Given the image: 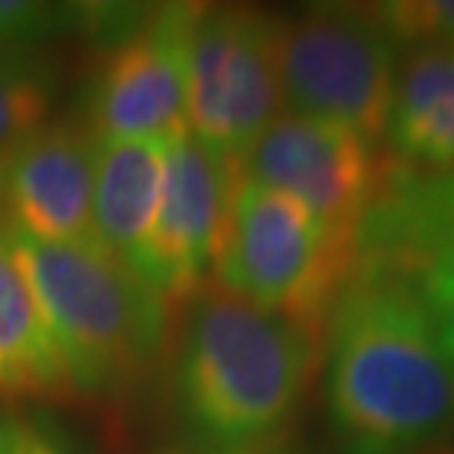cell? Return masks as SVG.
Masks as SVG:
<instances>
[{
  "label": "cell",
  "mask_w": 454,
  "mask_h": 454,
  "mask_svg": "<svg viewBox=\"0 0 454 454\" xmlns=\"http://www.w3.org/2000/svg\"><path fill=\"white\" fill-rule=\"evenodd\" d=\"M325 404L348 454H422L454 440V369L419 295L354 275L328 316Z\"/></svg>",
  "instance_id": "obj_1"
},
{
  "label": "cell",
  "mask_w": 454,
  "mask_h": 454,
  "mask_svg": "<svg viewBox=\"0 0 454 454\" xmlns=\"http://www.w3.org/2000/svg\"><path fill=\"white\" fill-rule=\"evenodd\" d=\"M316 360V333L222 286L189 298L175 357V407L189 440L245 454L295 413Z\"/></svg>",
  "instance_id": "obj_2"
},
{
  "label": "cell",
  "mask_w": 454,
  "mask_h": 454,
  "mask_svg": "<svg viewBox=\"0 0 454 454\" xmlns=\"http://www.w3.org/2000/svg\"><path fill=\"white\" fill-rule=\"evenodd\" d=\"M12 239L71 389L92 398L133 389L168 342V298L101 245H48L15 231Z\"/></svg>",
  "instance_id": "obj_3"
},
{
  "label": "cell",
  "mask_w": 454,
  "mask_h": 454,
  "mask_svg": "<svg viewBox=\"0 0 454 454\" xmlns=\"http://www.w3.org/2000/svg\"><path fill=\"white\" fill-rule=\"evenodd\" d=\"M354 269L357 251L333 239L301 204L239 177L215 257L222 289L319 333Z\"/></svg>",
  "instance_id": "obj_4"
},
{
  "label": "cell",
  "mask_w": 454,
  "mask_h": 454,
  "mask_svg": "<svg viewBox=\"0 0 454 454\" xmlns=\"http://www.w3.org/2000/svg\"><path fill=\"white\" fill-rule=\"evenodd\" d=\"M278 77L286 113L340 124L375 145L393 101L395 44L372 6L316 4L278 18Z\"/></svg>",
  "instance_id": "obj_5"
},
{
  "label": "cell",
  "mask_w": 454,
  "mask_h": 454,
  "mask_svg": "<svg viewBox=\"0 0 454 454\" xmlns=\"http://www.w3.org/2000/svg\"><path fill=\"white\" fill-rule=\"evenodd\" d=\"M284 113L278 18L251 6H201L189 35V133L239 162Z\"/></svg>",
  "instance_id": "obj_6"
},
{
  "label": "cell",
  "mask_w": 454,
  "mask_h": 454,
  "mask_svg": "<svg viewBox=\"0 0 454 454\" xmlns=\"http://www.w3.org/2000/svg\"><path fill=\"white\" fill-rule=\"evenodd\" d=\"M198 4L148 6L110 44L86 89V130L95 139L177 142L189 133V35Z\"/></svg>",
  "instance_id": "obj_7"
},
{
  "label": "cell",
  "mask_w": 454,
  "mask_h": 454,
  "mask_svg": "<svg viewBox=\"0 0 454 454\" xmlns=\"http://www.w3.org/2000/svg\"><path fill=\"white\" fill-rule=\"evenodd\" d=\"M242 180L293 198L333 239L357 251L380 177L372 142L340 124L280 113L236 162Z\"/></svg>",
  "instance_id": "obj_8"
},
{
  "label": "cell",
  "mask_w": 454,
  "mask_h": 454,
  "mask_svg": "<svg viewBox=\"0 0 454 454\" xmlns=\"http://www.w3.org/2000/svg\"><path fill=\"white\" fill-rule=\"evenodd\" d=\"M236 186V162L219 157L192 133L168 145L157 215L139 262L145 284L168 301L201 293L215 269Z\"/></svg>",
  "instance_id": "obj_9"
},
{
  "label": "cell",
  "mask_w": 454,
  "mask_h": 454,
  "mask_svg": "<svg viewBox=\"0 0 454 454\" xmlns=\"http://www.w3.org/2000/svg\"><path fill=\"white\" fill-rule=\"evenodd\" d=\"M95 151L98 139L86 124L39 127L0 168V219L35 242L98 245Z\"/></svg>",
  "instance_id": "obj_10"
},
{
  "label": "cell",
  "mask_w": 454,
  "mask_h": 454,
  "mask_svg": "<svg viewBox=\"0 0 454 454\" xmlns=\"http://www.w3.org/2000/svg\"><path fill=\"white\" fill-rule=\"evenodd\" d=\"M387 142L402 166L422 175L454 171V44L416 48L395 68Z\"/></svg>",
  "instance_id": "obj_11"
},
{
  "label": "cell",
  "mask_w": 454,
  "mask_h": 454,
  "mask_svg": "<svg viewBox=\"0 0 454 454\" xmlns=\"http://www.w3.org/2000/svg\"><path fill=\"white\" fill-rule=\"evenodd\" d=\"M166 153V142L98 139L92 198L95 239L136 275L157 215Z\"/></svg>",
  "instance_id": "obj_12"
},
{
  "label": "cell",
  "mask_w": 454,
  "mask_h": 454,
  "mask_svg": "<svg viewBox=\"0 0 454 454\" xmlns=\"http://www.w3.org/2000/svg\"><path fill=\"white\" fill-rule=\"evenodd\" d=\"M66 389V363L18 260L12 231L0 219V395L44 398Z\"/></svg>",
  "instance_id": "obj_13"
},
{
  "label": "cell",
  "mask_w": 454,
  "mask_h": 454,
  "mask_svg": "<svg viewBox=\"0 0 454 454\" xmlns=\"http://www.w3.org/2000/svg\"><path fill=\"white\" fill-rule=\"evenodd\" d=\"M57 89V68L39 48L0 51V168L48 124Z\"/></svg>",
  "instance_id": "obj_14"
},
{
  "label": "cell",
  "mask_w": 454,
  "mask_h": 454,
  "mask_svg": "<svg viewBox=\"0 0 454 454\" xmlns=\"http://www.w3.org/2000/svg\"><path fill=\"white\" fill-rule=\"evenodd\" d=\"M372 12L395 48L454 44V0H393L375 4Z\"/></svg>",
  "instance_id": "obj_15"
},
{
  "label": "cell",
  "mask_w": 454,
  "mask_h": 454,
  "mask_svg": "<svg viewBox=\"0 0 454 454\" xmlns=\"http://www.w3.org/2000/svg\"><path fill=\"white\" fill-rule=\"evenodd\" d=\"M83 6L42 0H0V51L39 48L62 30H83Z\"/></svg>",
  "instance_id": "obj_16"
},
{
  "label": "cell",
  "mask_w": 454,
  "mask_h": 454,
  "mask_svg": "<svg viewBox=\"0 0 454 454\" xmlns=\"http://www.w3.org/2000/svg\"><path fill=\"white\" fill-rule=\"evenodd\" d=\"M419 289V301L431 322L434 337H437L442 354L454 369V260H442L425 271Z\"/></svg>",
  "instance_id": "obj_17"
},
{
  "label": "cell",
  "mask_w": 454,
  "mask_h": 454,
  "mask_svg": "<svg viewBox=\"0 0 454 454\" xmlns=\"http://www.w3.org/2000/svg\"><path fill=\"white\" fill-rule=\"evenodd\" d=\"M35 434L12 416H0V454H33Z\"/></svg>",
  "instance_id": "obj_18"
},
{
  "label": "cell",
  "mask_w": 454,
  "mask_h": 454,
  "mask_svg": "<svg viewBox=\"0 0 454 454\" xmlns=\"http://www.w3.org/2000/svg\"><path fill=\"white\" fill-rule=\"evenodd\" d=\"M33 454H59V451H57V449H51L44 440L35 437V442H33Z\"/></svg>",
  "instance_id": "obj_19"
},
{
  "label": "cell",
  "mask_w": 454,
  "mask_h": 454,
  "mask_svg": "<svg viewBox=\"0 0 454 454\" xmlns=\"http://www.w3.org/2000/svg\"><path fill=\"white\" fill-rule=\"evenodd\" d=\"M266 454H280V451H266Z\"/></svg>",
  "instance_id": "obj_20"
}]
</instances>
